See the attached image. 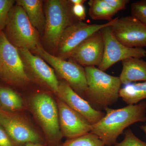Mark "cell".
<instances>
[{"label": "cell", "mask_w": 146, "mask_h": 146, "mask_svg": "<svg viewBox=\"0 0 146 146\" xmlns=\"http://www.w3.org/2000/svg\"><path fill=\"white\" fill-rule=\"evenodd\" d=\"M86 1L85 0H70V1L73 5H83Z\"/></svg>", "instance_id": "obj_28"}, {"label": "cell", "mask_w": 146, "mask_h": 146, "mask_svg": "<svg viewBox=\"0 0 146 146\" xmlns=\"http://www.w3.org/2000/svg\"><path fill=\"white\" fill-rule=\"evenodd\" d=\"M104 41L100 30L82 42L70 54V58L80 65L100 66L103 58Z\"/></svg>", "instance_id": "obj_13"}, {"label": "cell", "mask_w": 146, "mask_h": 146, "mask_svg": "<svg viewBox=\"0 0 146 146\" xmlns=\"http://www.w3.org/2000/svg\"><path fill=\"white\" fill-rule=\"evenodd\" d=\"M15 1L13 0H0V31L5 29L9 11Z\"/></svg>", "instance_id": "obj_23"}, {"label": "cell", "mask_w": 146, "mask_h": 146, "mask_svg": "<svg viewBox=\"0 0 146 146\" xmlns=\"http://www.w3.org/2000/svg\"><path fill=\"white\" fill-rule=\"evenodd\" d=\"M89 14L95 20H107L108 22L113 20L112 17L117 13L106 2L105 0H90Z\"/></svg>", "instance_id": "obj_19"}, {"label": "cell", "mask_w": 146, "mask_h": 146, "mask_svg": "<svg viewBox=\"0 0 146 146\" xmlns=\"http://www.w3.org/2000/svg\"><path fill=\"white\" fill-rule=\"evenodd\" d=\"M110 27L116 39L125 46L146 47V27L133 16L117 17Z\"/></svg>", "instance_id": "obj_10"}, {"label": "cell", "mask_w": 146, "mask_h": 146, "mask_svg": "<svg viewBox=\"0 0 146 146\" xmlns=\"http://www.w3.org/2000/svg\"><path fill=\"white\" fill-rule=\"evenodd\" d=\"M17 47L0 31V77L9 83L22 84L29 80Z\"/></svg>", "instance_id": "obj_7"}, {"label": "cell", "mask_w": 146, "mask_h": 146, "mask_svg": "<svg viewBox=\"0 0 146 146\" xmlns=\"http://www.w3.org/2000/svg\"><path fill=\"white\" fill-rule=\"evenodd\" d=\"M114 146H146V142L141 141L131 129L125 133L124 139L120 143H116Z\"/></svg>", "instance_id": "obj_24"}, {"label": "cell", "mask_w": 146, "mask_h": 146, "mask_svg": "<svg viewBox=\"0 0 146 146\" xmlns=\"http://www.w3.org/2000/svg\"><path fill=\"white\" fill-rule=\"evenodd\" d=\"M123 68L119 76L121 83L146 81V61L141 58H131L122 61Z\"/></svg>", "instance_id": "obj_16"}, {"label": "cell", "mask_w": 146, "mask_h": 146, "mask_svg": "<svg viewBox=\"0 0 146 146\" xmlns=\"http://www.w3.org/2000/svg\"><path fill=\"white\" fill-rule=\"evenodd\" d=\"M131 16L146 27V0L134 2L131 5Z\"/></svg>", "instance_id": "obj_22"}, {"label": "cell", "mask_w": 146, "mask_h": 146, "mask_svg": "<svg viewBox=\"0 0 146 146\" xmlns=\"http://www.w3.org/2000/svg\"><path fill=\"white\" fill-rule=\"evenodd\" d=\"M105 1L117 12L125 9L129 1L128 0H105Z\"/></svg>", "instance_id": "obj_25"}, {"label": "cell", "mask_w": 146, "mask_h": 146, "mask_svg": "<svg viewBox=\"0 0 146 146\" xmlns=\"http://www.w3.org/2000/svg\"><path fill=\"white\" fill-rule=\"evenodd\" d=\"M0 146H16L4 129L0 125Z\"/></svg>", "instance_id": "obj_27"}, {"label": "cell", "mask_w": 146, "mask_h": 146, "mask_svg": "<svg viewBox=\"0 0 146 146\" xmlns=\"http://www.w3.org/2000/svg\"><path fill=\"white\" fill-rule=\"evenodd\" d=\"M16 5L22 7L29 21L36 29L44 30L46 18L43 9V1L41 0H18Z\"/></svg>", "instance_id": "obj_17"}, {"label": "cell", "mask_w": 146, "mask_h": 146, "mask_svg": "<svg viewBox=\"0 0 146 146\" xmlns=\"http://www.w3.org/2000/svg\"><path fill=\"white\" fill-rule=\"evenodd\" d=\"M72 11L74 16L79 21L85 20L86 16V10L83 5H73Z\"/></svg>", "instance_id": "obj_26"}, {"label": "cell", "mask_w": 146, "mask_h": 146, "mask_svg": "<svg viewBox=\"0 0 146 146\" xmlns=\"http://www.w3.org/2000/svg\"><path fill=\"white\" fill-rule=\"evenodd\" d=\"M116 18L103 24H88L77 21L68 27L60 37L57 48L58 57L65 59L70 58L73 50L95 33L113 23Z\"/></svg>", "instance_id": "obj_9"}, {"label": "cell", "mask_w": 146, "mask_h": 146, "mask_svg": "<svg viewBox=\"0 0 146 146\" xmlns=\"http://www.w3.org/2000/svg\"><path fill=\"white\" fill-rule=\"evenodd\" d=\"M18 50L25 65H26L40 81L55 94H57L59 82L54 69L39 56L32 54L30 50L20 48Z\"/></svg>", "instance_id": "obj_15"}, {"label": "cell", "mask_w": 146, "mask_h": 146, "mask_svg": "<svg viewBox=\"0 0 146 146\" xmlns=\"http://www.w3.org/2000/svg\"><path fill=\"white\" fill-rule=\"evenodd\" d=\"M23 146H44L39 143H29L25 144Z\"/></svg>", "instance_id": "obj_29"}, {"label": "cell", "mask_w": 146, "mask_h": 146, "mask_svg": "<svg viewBox=\"0 0 146 146\" xmlns=\"http://www.w3.org/2000/svg\"><path fill=\"white\" fill-rule=\"evenodd\" d=\"M119 97L127 105L137 104L146 99V81L125 84L120 89Z\"/></svg>", "instance_id": "obj_18"}, {"label": "cell", "mask_w": 146, "mask_h": 146, "mask_svg": "<svg viewBox=\"0 0 146 146\" xmlns=\"http://www.w3.org/2000/svg\"><path fill=\"white\" fill-rule=\"evenodd\" d=\"M33 50L48 63L60 77L67 82L80 96H84L87 89L84 68L74 60H66L47 52L40 44Z\"/></svg>", "instance_id": "obj_5"}, {"label": "cell", "mask_w": 146, "mask_h": 146, "mask_svg": "<svg viewBox=\"0 0 146 146\" xmlns=\"http://www.w3.org/2000/svg\"><path fill=\"white\" fill-rule=\"evenodd\" d=\"M0 106H1V104H0Z\"/></svg>", "instance_id": "obj_31"}, {"label": "cell", "mask_w": 146, "mask_h": 146, "mask_svg": "<svg viewBox=\"0 0 146 146\" xmlns=\"http://www.w3.org/2000/svg\"><path fill=\"white\" fill-rule=\"evenodd\" d=\"M87 89L84 97L93 104L108 107L117 101L121 83L119 77L110 75L94 66L84 68Z\"/></svg>", "instance_id": "obj_2"}, {"label": "cell", "mask_w": 146, "mask_h": 146, "mask_svg": "<svg viewBox=\"0 0 146 146\" xmlns=\"http://www.w3.org/2000/svg\"><path fill=\"white\" fill-rule=\"evenodd\" d=\"M101 30L104 41L103 58L98 68L105 71L115 63L131 58H142L146 56L143 48H129L120 43L114 36L110 27Z\"/></svg>", "instance_id": "obj_8"}, {"label": "cell", "mask_w": 146, "mask_h": 146, "mask_svg": "<svg viewBox=\"0 0 146 146\" xmlns=\"http://www.w3.org/2000/svg\"><path fill=\"white\" fill-rule=\"evenodd\" d=\"M72 5L70 1L63 0H49L46 3L44 39L56 48L65 30L77 22L74 21Z\"/></svg>", "instance_id": "obj_3"}, {"label": "cell", "mask_w": 146, "mask_h": 146, "mask_svg": "<svg viewBox=\"0 0 146 146\" xmlns=\"http://www.w3.org/2000/svg\"><path fill=\"white\" fill-rule=\"evenodd\" d=\"M56 95L58 99L82 115L92 125L99 121L105 115L104 112L92 107L89 102L74 91L65 80L59 82Z\"/></svg>", "instance_id": "obj_14"}, {"label": "cell", "mask_w": 146, "mask_h": 146, "mask_svg": "<svg viewBox=\"0 0 146 146\" xmlns=\"http://www.w3.org/2000/svg\"><path fill=\"white\" fill-rule=\"evenodd\" d=\"M0 104L6 111H16L23 107L21 97L12 89L0 88Z\"/></svg>", "instance_id": "obj_20"}, {"label": "cell", "mask_w": 146, "mask_h": 146, "mask_svg": "<svg viewBox=\"0 0 146 146\" xmlns=\"http://www.w3.org/2000/svg\"><path fill=\"white\" fill-rule=\"evenodd\" d=\"M31 106L48 141L51 143H58L63 136L56 102L48 94L40 93L33 98Z\"/></svg>", "instance_id": "obj_6"}, {"label": "cell", "mask_w": 146, "mask_h": 146, "mask_svg": "<svg viewBox=\"0 0 146 146\" xmlns=\"http://www.w3.org/2000/svg\"><path fill=\"white\" fill-rule=\"evenodd\" d=\"M60 146H105L98 136L89 133L76 137L68 139Z\"/></svg>", "instance_id": "obj_21"}, {"label": "cell", "mask_w": 146, "mask_h": 146, "mask_svg": "<svg viewBox=\"0 0 146 146\" xmlns=\"http://www.w3.org/2000/svg\"><path fill=\"white\" fill-rule=\"evenodd\" d=\"M0 125L15 145L40 143L39 134L28 123L15 114L0 109Z\"/></svg>", "instance_id": "obj_11"}, {"label": "cell", "mask_w": 146, "mask_h": 146, "mask_svg": "<svg viewBox=\"0 0 146 146\" xmlns=\"http://www.w3.org/2000/svg\"><path fill=\"white\" fill-rule=\"evenodd\" d=\"M101 120L92 125L91 132L99 138L105 145L112 146L124 130L131 125L146 121V101L113 109L106 107Z\"/></svg>", "instance_id": "obj_1"}, {"label": "cell", "mask_w": 146, "mask_h": 146, "mask_svg": "<svg viewBox=\"0 0 146 146\" xmlns=\"http://www.w3.org/2000/svg\"><path fill=\"white\" fill-rule=\"evenodd\" d=\"M140 128H141V129H142L146 134V124L141 126Z\"/></svg>", "instance_id": "obj_30"}, {"label": "cell", "mask_w": 146, "mask_h": 146, "mask_svg": "<svg viewBox=\"0 0 146 146\" xmlns=\"http://www.w3.org/2000/svg\"><path fill=\"white\" fill-rule=\"evenodd\" d=\"M56 104L62 136L72 139L91 132L92 125L82 115L58 98Z\"/></svg>", "instance_id": "obj_12"}, {"label": "cell", "mask_w": 146, "mask_h": 146, "mask_svg": "<svg viewBox=\"0 0 146 146\" xmlns=\"http://www.w3.org/2000/svg\"><path fill=\"white\" fill-rule=\"evenodd\" d=\"M5 29L7 39L19 49L33 50L39 44L38 33L20 6L16 5L11 9Z\"/></svg>", "instance_id": "obj_4"}]
</instances>
